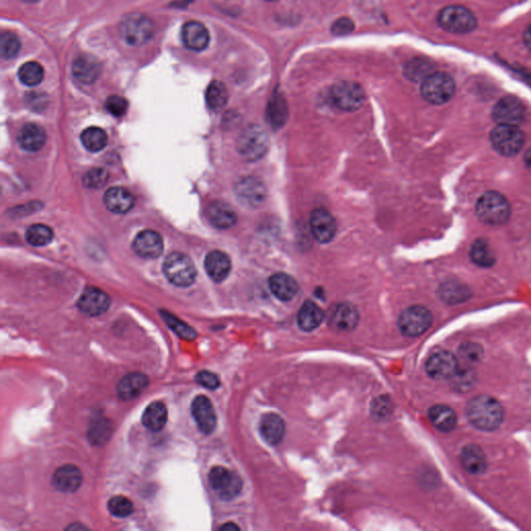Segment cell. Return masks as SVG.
Here are the masks:
<instances>
[{
    "label": "cell",
    "instance_id": "6da1fadb",
    "mask_svg": "<svg viewBox=\"0 0 531 531\" xmlns=\"http://www.w3.org/2000/svg\"><path fill=\"white\" fill-rule=\"evenodd\" d=\"M466 416L476 429L492 432L504 423V409L495 397L487 395H476L467 404Z\"/></svg>",
    "mask_w": 531,
    "mask_h": 531
},
{
    "label": "cell",
    "instance_id": "7a4b0ae2",
    "mask_svg": "<svg viewBox=\"0 0 531 531\" xmlns=\"http://www.w3.org/2000/svg\"><path fill=\"white\" fill-rule=\"evenodd\" d=\"M475 210L482 222L492 225L504 224L511 215V205L508 200L501 194L494 191L482 194L478 200Z\"/></svg>",
    "mask_w": 531,
    "mask_h": 531
},
{
    "label": "cell",
    "instance_id": "3957f363",
    "mask_svg": "<svg viewBox=\"0 0 531 531\" xmlns=\"http://www.w3.org/2000/svg\"><path fill=\"white\" fill-rule=\"evenodd\" d=\"M268 150V134L257 124L247 127L238 137V153L247 161L255 162L260 160L265 156Z\"/></svg>",
    "mask_w": 531,
    "mask_h": 531
},
{
    "label": "cell",
    "instance_id": "277c9868",
    "mask_svg": "<svg viewBox=\"0 0 531 531\" xmlns=\"http://www.w3.org/2000/svg\"><path fill=\"white\" fill-rule=\"evenodd\" d=\"M163 272L169 283L180 288L193 285L198 275L193 262L188 255L181 252H172L166 257Z\"/></svg>",
    "mask_w": 531,
    "mask_h": 531
},
{
    "label": "cell",
    "instance_id": "5b68a950",
    "mask_svg": "<svg viewBox=\"0 0 531 531\" xmlns=\"http://www.w3.org/2000/svg\"><path fill=\"white\" fill-rule=\"evenodd\" d=\"M120 32L127 44L141 47L152 40L155 27L152 20L146 15L134 13L124 17L120 25Z\"/></svg>",
    "mask_w": 531,
    "mask_h": 531
},
{
    "label": "cell",
    "instance_id": "8992f818",
    "mask_svg": "<svg viewBox=\"0 0 531 531\" xmlns=\"http://www.w3.org/2000/svg\"><path fill=\"white\" fill-rule=\"evenodd\" d=\"M456 83L452 76L443 72H433L421 83V96L435 105L445 104L454 97Z\"/></svg>",
    "mask_w": 531,
    "mask_h": 531
},
{
    "label": "cell",
    "instance_id": "52a82bcc",
    "mask_svg": "<svg viewBox=\"0 0 531 531\" xmlns=\"http://www.w3.org/2000/svg\"><path fill=\"white\" fill-rule=\"evenodd\" d=\"M438 24L452 34H469L478 25L475 16L469 8L463 6H449L438 15Z\"/></svg>",
    "mask_w": 531,
    "mask_h": 531
},
{
    "label": "cell",
    "instance_id": "ba28073f",
    "mask_svg": "<svg viewBox=\"0 0 531 531\" xmlns=\"http://www.w3.org/2000/svg\"><path fill=\"white\" fill-rule=\"evenodd\" d=\"M330 100L336 108L343 111H355L364 105L366 94L358 83L340 82L330 89Z\"/></svg>",
    "mask_w": 531,
    "mask_h": 531
},
{
    "label": "cell",
    "instance_id": "9c48e42d",
    "mask_svg": "<svg viewBox=\"0 0 531 531\" xmlns=\"http://www.w3.org/2000/svg\"><path fill=\"white\" fill-rule=\"evenodd\" d=\"M491 143L499 154L513 156L523 148L524 134L517 126L498 124L491 132Z\"/></svg>",
    "mask_w": 531,
    "mask_h": 531
},
{
    "label": "cell",
    "instance_id": "30bf717a",
    "mask_svg": "<svg viewBox=\"0 0 531 531\" xmlns=\"http://www.w3.org/2000/svg\"><path fill=\"white\" fill-rule=\"evenodd\" d=\"M433 323V314L428 308L414 305L402 312L399 328L404 335L417 338L425 333Z\"/></svg>",
    "mask_w": 531,
    "mask_h": 531
},
{
    "label": "cell",
    "instance_id": "8fae6325",
    "mask_svg": "<svg viewBox=\"0 0 531 531\" xmlns=\"http://www.w3.org/2000/svg\"><path fill=\"white\" fill-rule=\"evenodd\" d=\"M209 482L213 490L224 500L233 499L242 490L240 476L224 467H214L210 471Z\"/></svg>",
    "mask_w": 531,
    "mask_h": 531
},
{
    "label": "cell",
    "instance_id": "7c38bea8",
    "mask_svg": "<svg viewBox=\"0 0 531 531\" xmlns=\"http://www.w3.org/2000/svg\"><path fill=\"white\" fill-rule=\"evenodd\" d=\"M236 198L247 207H257L266 200L267 188L261 179L245 177L235 185Z\"/></svg>",
    "mask_w": 531,
    "mask_h": 531
},
{
    "label": "cell",
    "instance_id": "4fadbf2b",
    "mask_svg": "<svg viewBox=\"0 0 531 531\" xmlns=\"http://www.w3.org/2000/svg\"><path fill=\"white\" fill-rule=\"evenodd\" d=\"M459 369L458 358L449 351H438L432 354L426 364L428 375L435 380L452 379Z\"/></svg>",
    "mask_w": 531,
    "mask_h": 531
},
{
    "label": "cell",
    "instance_id": "5bb4252c",
    "mask_svg": "<svg viewBox=\"0 0 531 531\" xmlns=\"http://www.w3.org/2000/svg\"><path fill=\"white\" fill-rule=\"evenodd\" d=\"M493 119L498 124H506V126H519L523 122L525 115V108L523 103L517 98H502L497 104L494 106Z\"/></svg>",
    "mask_w": 531,
    "mask_h": 531
},
{
    "label": "cell",
    "instance_id": "9a60e30c",
    "mask_svg": "<svg viewBox=\"0 0 531 531\" xmlns=\"http://www.w3.org/2000/svg\"><path fill=\"white\" fill-rule=\"evenodd\" d=\"M310 229L316 241L329 243L335 237L336 222L328 210L319 207L310 214Z\"/></svg>",
    "mask_w": 531,
    "mask_h": 531
},
{
    "label": "cell",
    "instance_id": "2e32d148",
    "mask_svg": "<svg viewBox=\"0 0 531 531\" xmlns=\"http://www.w3.org/2000/svg\"><path fill=\"white\" fill-rule=\"evenodd\" d=\"M110 302V298L106 293L95 286H89L83 290L77 305L84 314L97 316L108 310Z\"/></svg>",
    "mask_w": 531,
    "mask_h": 531
},
{
    "label": "cell",
    "instance_id": "e0dca14e",
    "mask_svg": "<svg viewBox=\"0 0 531 531\" xmlns=\"http://www.w3.org/2000/svg\"><path fill=\"white\" fill-rule=\"evenodd\" d=\"M191 413L198 429L205 435L213 433L217 423V417L211 401L207 397L198 395L193 399Z\"/></svg>",
    "mask_w": 531,
    "mask_h": 531
},
{
    "label": "cell",
    "instance_id": "ac0fdd59",
    "mask_svg": "<svg viewBox=\"0 0 531 531\" xmlns=\"http://www.w3.org/2000/svg\"><path fill=\"white\" fill-rule=\"evenodd\" d=\"M359 322L357 308L350 303H340L330 312L328 324L333 330L340 332L352 331Z\"/></svg>",
    "mask_w": 531,
    "mask_h": 531
},
{
    "label": "cell",
    "instance_id": "d6986e66",
    "mask_svg": "<svg viewBox=\"0 0 531 531\" xmlns=\"http://www.w3.org/2000/svg\"><path fill=\"white\" fill-rule=\"evenodd\" d=\"M132 247L143 259H157L163 252V239L157 231L146 229L136 236Z\"/></svg>",
    "mask_w": 531,
    "mask_h": 531
},
{
    "label": "cell",
    "instance_id": "ffe728a7",
    "mask_svg": "<svg viewBox=\"0 0 531 531\" xmlns=\"http://www.w3.org/2000/svg\"><path fill=\"white\" fill-rule=\"evenodd\" d=\"M182 40L188 49L203 51L209 46L210 34L200 22H186L182 28Z\"/></svg>",
    "mask_w": 531,
    "mask_h": 531
},
{
    "label": "cell",
    "instance_id": "44dd1931",
    "mask_svg": "<svg viewBox=\"0 0 531 531\" xmlns=\"http://www.w3.org/2000/svg\"><path fill=\"white\" fill-rule=\"evenodd\" d=\"M82 484V473L74 465H63L53 474V485L63 493H74Z\"/></svg>",
    "mask_w": 531,
    "mask_h": 531
},
{
    "label": "cell",
    "instance_id": "7402d4cb",
    "mask_svg": "<svg viewBox=\"0 0 531 531\" xmlns=\"http://www.w3.org/2000/svg\"><path fill=\"white\" fill-rule=\"evenodd\" d=\"M205 268L210 279H213L216 283H222L231 273V259L222 251H211L205 257Z\"/></svg>",
    "mask_w": 531,
    "mask_h": 531
},
{
    "label": "cell",
    "instance_id": "603a6c76",
    "mask_svg": "<svg viewBox=\"0 0 531 531\" xmlns=\"http://www.w3.org/2000/svg\"><path fill=\"white\" fill-rule=\"evenodd\" d=\"M269 288L272 294L283 302L292 300L299 292L296 279L286 273H276L269 279Z\"/></svg>",
    "mask_w": 531,
    "mask_h": 531
},
{
    "label": "cell",
    "instance_id": "cb8c5ba5",
    "mask_svg": "<svg viewBox=\"0 0 531 531\" xmlns=\"http://www.w3.org/2000/svg\"><path fill=\"white\" fill-rule=\"evenodd\" d=\"M134 196L124 187H113L104 196V204L109 211L115 214H126L134 207Z\"/></svg>",
    "mask_w": 531,
    "mask_h": 531
},
{
    "label": "cell",
    "instance_id": "d4e9b609",
    "mask_svg": "<svg viewBox=\"0 0 531 531\" xmlns=\"http://www.w3.org/2000/svg\"><path fill=\"white\" fill-rule=\"evenodd\" d=\"M72 72L78 82L84 84H91L99 78L101 65L93 56H82L74 60Z\"/></svg>",
    "mask_w": 531,
    "mask_h": 531
},
{
    "label": "cell",
    "instance_id": "484cf974",
    "mask_svg": "<svg viewBox=\"0 0 531 531\" xmlns=\"http://www.w3.org/2000/svg\"><path fill=\"white\" fill-rule=\"evenodd\" d=\"M461 464L471 474H482L488 468V459L482 447L468 444L462 449Z\"/></svg>",
    "mask_w": 531,
    "mask_h": 531
},
{
    "label": "cell",
    "instance_id": "4316f807",
    "mask_svg": "<svg viewBox=\"0 0 531 531\" xmlns=\"http://www.w3.org/2000/svg\"><path fill=\"white\" fill-rule=\"evenodd\" d=\"M207 219L216 229H227L237 224V214L231 205L215 202L207 207Z\"/></svg>",
    "mask_w": 531,
    "mask_h": 531
},
{
    "label": "cell",
    "instance_id": "83f0119b",
    "mask_svg": "<svg viewBox=\"0 0 531 531\" xmlns=\"http://www.w3.org/2000/svg\"><path fill=\"white\" fill-rule=\"evenodd\" d=\"M148 385V379L144 373H130L124 376L117 384V395L120 399L129 401L139 397Z\"/></svg>",
    "mask_w": 531,
    "mask_h": 531
},
{
    "label": "cell",
    "instance_id": "f1b7e54d",
    "mask_svg": "<svg viewBox=\"0 0 531 531\" xmlns=\"http://www.w3.org/2000/svg\"><path fill=\"white\" fill-rule=\"evenodd\" d=\"M260 430L266 442L271 445H277L285 437V421L279 415L268 413L262 418Z\"/></svg>",
    "mask_w": 531,
    "mask_h": 531
},
{
    "label": "cell",
    "instance_id": "f546056e",
    "mask_svg": "<svg viewBox=\"0 0 531 531\" xmlns=\"http://www.w3.org/2000/svg\"><path fill=\"white\" fill-rule=\"evenodd\" d=\"M17 141L23 150L37 152L40 151L46 143V132L39 124H26L19 131Z\"/></svg>",
    "mask_w": 531,
    "mask_h": 531
},
{
    "label": "cell",
    "instance_id": "4dcf8cb0",
    "mask_svg": "<svg viewBox=\"0 0 531 531\" xmlns=\"http://www.w3.org/2000/svg\"><path fill=\"white\" fill-rule=\"evenodd\" d=\"M288 117V103L281 91H275L267 107V120L273 128L285 126Z\"/></svg>",
    "mask_w": 531,
    "mask_h": 531
},
{
    "label": "cell",
    "instance_id": "1f68e13d",
    "mask_svg": "<svg viewBox=\"0 0 531 531\" xmlns=\"http://www.w3.org/2000/svg\"><path fill=\"white\" fill-rule=\"evenodd\" d=\"M432 425L441 432L449 433L456 429V417L454 409L447 405H435L429 410Z\"/></svg>",
    "mask_w": 531,
    "mask_h": 531
},
{
    "label": "cell",
    "instance_id": "d6a6232c",
    "mask_svg": "<svg viewBox=\"0 0 531 531\" xmlns=\"http://www.w3.org/2000/svg\"><path fill=\"white\" fill-rule=\"evenodd\" d=\"M324 318L322 308L312 301H307L299 310L297 322L301 330L310 332L320 326Z\"/></svg>",
    "mask_w": 531,
    "mask_h": 531
},
{
    "label": "cell",
    "instance_id": "836d02e7",
    "mask_svg": "<svg viewBox=\"0 0 531 531\" xmlns=\"http://www.w3.org/2000/svg\"><path fill=\"white\" fill-rule=\"evenodd\" d=\"M167 409L161 402L150 404L144 410L143 423L144 427L153 432H159L167 423Z\"/></svg>",
    "mask_w": 531,
    "mask_h": 531
},
{
    "label": "cell",
    "instance_id": "e575fe53",
    "mask_svg": "<svg viewBox=\"0 0 531 531\" xmlns=\"http://www.w3.org/2000/svg\"><path fill=\"white\" fill-rule=\"evenodd\" d=\"M439 296L449 305H458L468 300L471 293L466 286L456 281H447L439 288Z\"/></svg>",
    "mask_w": 531,
    "mask_h": 531
},
{
    "label": "cell",
    "instance_id": "d590c367",
    "mask_svg": "<svg viewBox=\"0 0 531 531\" xmlns=\"http://www.w3.org/2000/svg\"><path fill=\"white\" fill-rule=\"evenodd\" d=\"M470 257L476 265L488 268L493 266L496 262V255L492 250L486 240H478L474 242L470 250Z\"/></svg>",
    "mask_w": 531,
    "mask_h": 531
},
{
    "label": "cell",
    "instance_id": "8d00e7d4",
    "mask_svg": "<svg viewBox=\"0 0 531 531\" xmlns=\"http://www.w3.org/2000/svg\"><path fill=\"white\" fill-rule=\"evenodd\" d=\"M82 141L89 152H100L108 143L107 133L99 127H89L82 134Z\"/></svg>",
    "mask_w": 531,
    "mask_h": 531
},
{
    "label": "cell",
    "instance_id": "74e56055",
    "mask_svg": "<svg viewBox=\"0 0 531 531\" xmlns=\"http://www.w3.org/2000/svg\"><path fill=\"white\" fill-rule=\"evenodd\" d=\"M205 100L212 110H222L229 100V91L224 83L218 80L210 83L205 93Z\"/></svg>",
    "mask_w": 531,
    "mask_h": 531
},
{
    "label": "cell",
    "instance_id": "f35d334b",
    "mask_svg": "<svg viewBox=\"0 0 531 531\" xmlns=\"http://www.w3.org/2000/svg\"><path fill=\"white\" fill-rule=\"evenodd\" d=\"M26 241L32 246H46L53 239L51 227L45 224H34L28 227L25 233Z\"/></svg>",
    "mask_w": 531,
    "mask_h": 531
},
{
    "label": "cell",
    "instance_id": "ab89813d",
    "mask_svg": "<svg viewBox=\"0 0 531 531\" xmlns=\"http://www.w3.org/2000/svg\"><path fill=\"white\" fill-rule=\"evenodd\" d=\"M19 80L27 87H36L44 79V69L40 63L28 62L21 65L18 72Z\"/></svg>",
    "mask_w": 531,
    "mask_h": 531
},
{
    "label": "cell",
    "instance_id": "60d3db41",
    "mask_svg": "<svg viewBox=\"0 0 531 531\" xmlns=\"http://www.w3.org/2000/svg\"><path fill=\"white\" fill-rule=\"evenodd\" d=\"M161 316H162L166 325H167L174 333L178 334L180 338H184V340H193L194 338L198 336V334H196V330H194L193 328L188 326L186 323L182 322L180 319L177 318L174 314H169V312H165V310H161Z\"/></svg>",
    "mask_w": 531,
    "mask_h": 531
},
{
    "label": "cell",
    "instance_id": "b9f144b4",
    "mask_svg": "<svg viewBox=\"0 0 531 531\" xmlns=\"http://www.w3.org/2000/svg\"><path fill=\"white\" fill-rule=\"evenodd\" d=\"M21 41L16 34L10 32H2L0 37V56L4 60L14 58L20 51Z\"/></svg>",
    "mask_w": 531,
    "mask_h": 531
},
{
    "label": "cell",
    "instance_id": "7bdbcfd3",
    "mask_svg": "<svg viewBox=\"0 0 531 531\" xmlns=\"http://www.w3.org/2000/svg\"><path fill=\"white\" fill-rule=\"evenodd\" d=\"M111 433H113V429H111V425L108 423V421L100 418L91 423V429L89 430V436L91 442H93L94 444L102 445L110 438Z\"/></svg>",
    "mask_w": 531,
    "mask_h": 531
},
{
    "label": "cell",
    "instance_id": "ee69618b",
    "mask_svg": "<svg viewBox=\"0 0 531 531\" xmlns=\"http://www.w3.org/2000/svg\"><path fill=\"white\" fill-rule=\"evenodd\" d=\"M432 73L430 63L421 60L409 63L405 71L406 76L413 82H423Z\"/></svg>",
    "mask_w": 531,
    "mask_h": 531
},
{
    "label": "cell",
    "instance_id": "f6af8a7d",
    "mask_svg": "<svg viewBox=\"0 0 531 531\" xmlns=\"http://www.w3.org/2000/svg\"><path fill=\"white\" fill-rule=\"evenodd\" d=\"M108 510L115 517L126 518L133 513L134 508L128 498L124 496H115L108 501Z\"/></svg>",
    "mask_w": 531,
    "mask_h": 531
},
{
    "label": "cell",
    "instance_id": "bcb514c9",
    "mask_svg": "<svg viewBox=\"0 0 531 531\" xmlns=\"http://www.w3.org/2000/svg\"><path fill=\"white\" fill-rule=\"evenodd\" d=\"M452 386L456 390L467 392L475 384V373L471 369H460L452 378Z\"/></svg>",
    "mask_w": 531,
    "mask_h": 531
},
{
    "label": "cell",
    "instance_id": "7dc6e473",
    "mask_svg": "<svg viewBox=\"0 0 531 531\" xmlns=\"http://www.w3.org/2000/svg\"><path fill=\"white\" fill-rule=\"evenodd\" d=\"M108 181V172L104 168H93L83 177V185L91 189H99Z\"/></svg>",
    "mask_w": 531,
    "mask_h": 531
},
{
    "label": "cell",
    "instance_id": "c3c4849f",
    "mask_svg": "<svg viewBox=\"0 0 531 531\" xmlns=\"http://www.w3.org/2000/svg\"><path fill=\"white\" fill-rule=\"evenodd\" d=\"M459 355L468 364H475L480 362L484 355V350L475 343H465L459 349Z\"/></svg>",
    "mask_w": 531,
    "mask_h": 531
},
{
    "label": "cell",
    "instance_id": "681fc988",
    "mask_svg": "<svg viewBox=\"0 0 531 531\" xmlns=\"http://www.w3.org/2000/svg\"><path fill=\"white\" fill-rule=\"evenodd\" d=\"M107 111L113 117H123L124 113L128 110V101L121 96L113 95L110 96L108 99L106 100Z\"/></svg>",
    "mask_w": 531,
    "mask_h": 531
},
{
    "label": "cell",
    "instance_id": "f907efd6",
    "mask_svg": "<svg viewBox=\"0 0 531 531\" xmlns=\"http://www.w3.org/2000/svg\"><path fill=\"white\" fill-rule=\"evenodd\" d=\"M196 382L207 389H217L220 386V380L216 373L209 371H202L196 377Z\"/></svg>",
    "mask_w": 531,
    "mask_h": 531
},
{
    "label": "cell",
    "instance_id": "816d5d0a",
    "mask_svg": "<svg viewBox=\"0 0 531 531\" xmlns=\"http://www.w3.org/2000/svg\"><path fill=\"white\" fill-rule=\"evenodd\" d=\"M392 412V405L390 401L385 397H379L376 399L375 405H373V415L378 419H385L386 417L390 416Z\"/></svg>",
    "mask_w": 531,
    "mask_h": 531
},
{
    "label": "cell",
    "instance_id": "f5cc1de1",
    "mask_svg": "<svg viewBox=\"0 0 531 531\" xmlns=\"http://www.w3.org/2000/svg\"><path fill=\"white\" fill-rule=\"evenodd\" d=\"M354 28H355L354 22L347 17H343L332 24L331 32L336 36H345V34H351Z\"/></svg>",
    "mask_w": 531,
    "mask_h": 531
},
{
    "label": "cell",
    "instance_id": "db71d44e",
    "mask_svg": "<svg viewBox=\"0 0 531 531\" xmlns=\"http://www.w3.org/2000/svg\"><path fill=\"white\" fill-rule=\"evenodd\" d=\"M523 40L526 47L531 51V24L526 28L525 32H524Z\"/></svg>",
    "mask_w": 531,
    "mask_h": 531
},
{
    "label": "cell",
    "instance_id": "11a10c76",
    "mask_svg": "<svg viewBox=\"0 0 531 531\" xmlns=\"http://www.w3.org/2000/svg\"><path fill=\"white\" fill-rule=\"evenodd\" d=\"M524 161H525L526 166L531 170V150L527 151L524 157Z\"/></svg>",
    "mask_w": 531,
    "mask_h": 531
},
{
    "label": "cell",
    "instance_id": "9f6ffc18",
    "mask_svg": "<svg viewBox=\"0 0 531 531\" xmlns=\"http://www.w3.org/2000/svg\"><path fill=\"white\" fill-rule=\"evenodd\" d=\"M222 530H239V527L238 526H236L235 524H226V525L222 526Z\"/></svg>",
    "mask_w": 531,
    "mask_h": 531
},
{
    "label": "cell",
    "instance_id": "6f0895ef",
    "mask_svg": "<svg viewBox=\"0 0 531 531\" xmlns=\"http://www.w3.org/2000/svg\"><path fill=\"white\" fill-rule=\"evenodd\" d=\"M21 1L25 2V4H36V2H39L40 0H21Z\"/></svg>",
    "mask_w": 531,
    "mask_h": 531
},
{
    "label": "cell",
    "instance_id": "680465c9",
    "mask_svg": "<svg viewBox=\"0 0 531 531\" xmlns=\"http://www.w3.org/2000/svg\"><path fill=\"white\" fill-rule=\"evenodd\" d=\"M268 1H276V0H268Z\"/></svg>",
    "mask_w": 531,
    "mask_h": 531
}]
</instances>
